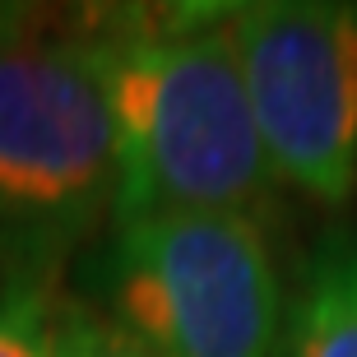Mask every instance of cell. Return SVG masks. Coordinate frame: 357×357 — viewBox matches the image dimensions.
<instances>
[{"instance_id":"obj_1","label":"cell","mask_w":357,"mask_h":357,"mask_svg":"<svg viewBox=\"0 0 357 357\" xmlns=\"http://www.w3.org/2000/svg\"><path fill=\"white\" fill-rule=\"evenodd\" d=\"M232 5L89 10L116 126L112 223L144 213H246L269 223L278 185L255 135Z\"/></svg>"},{"instance_id":"obj_2","label":"cell","mask_w":357,"mask_h":357,"mask_svg":"<svg viewBox=\"0 0 357 357\" xmlns=\"http://www.w3.org/2000/svg\"><path fill=\"white\" fill-rule=\"evenodd\" d=\"M112 209L116 126L84 19L0 10V246L61 265Z\"/></svg>"},{"instance_id":"obj_3","label":"cell","mask_w":357,"mask_h":357,"mask_svg":"<svg viewBox=\"0 0 357 357\" xmlns=\"http://www.w3.org/2000/svg\"><path fill=\"white\" fill-rule=\"evenodd\" d=\"M265 227L246 213L112 223L107 316L167 357H283L288 306Z\"/></svg>"},{"instance_id":"obj_4","label":"cell","mask_w":357,"mask_h":357,"mask_svg":"<svg viewBox=\"0 0 357 357\" xmlns=\"http://www.w3.org/2000/svg\"><path fill=\"white\" fill-rule=\"evenodd\" d=\"M227 24L274 185L339 209L357 185V5L246 0Z\"/></svg>"},{"instance_id":"obj_5","label":"cell","mask_w":357,"mask_h":357,"mask_svg":"<svg viewBox=\"0 0 357 357\" xmlns=\"http://www.w3.org/2000/svg\"><path fill=\"white\" fill-rule=\"evenodd\" d=\"M283 357H357V237L306 260L283 320Z\"/></svg>"},{"instance_id":"obj_6","label":"cell","mask_w":357,"mask_h":357,"mask_svg":"<svg viewBox=\"0 0 357 357\" xmlns=\"http://www.w3.org/2000/svg\"><path fill=\"white\" fill-rule=\"evenodd\" d=\"M56 265L0 246V357H52Z\"/></svg>"},{"instance_id":"obj_7","label":"cell","mask_w":357,"mask_h":357,"mask_svg":"<svg viewBox=\"0 0 357 357\" xmlns=\"http://www.w3.org/2000/svg\"><path fill=\"white\" fill-rule=\"evenodd\" d=\"M52 357H167L139 334H130L121 320L107 311H93L61 297L56 306V330H52Z\"/></svg>"}]
</instances>
